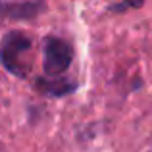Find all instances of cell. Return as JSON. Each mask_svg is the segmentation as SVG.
<instances>
[{"instance_id": "obj_1", "label": "cell", "mask_w": 152, "mask_h": 152, "mask_svg": "<svg viewBox=\"0 0 152 152\" xmlns=\"http://www.w3.org/2000/svg\"><path fill=\"white\" fill-rule=\"evenodd\" d=\"M31 46L33 42L27 35L15 33V31L8 33L0 45V60H2L4 67L18 77H25L29 71L27 54L31 52Z\"/></svg>"}, {"instance_id": "obj_2", "label": "cell", "mask_w": 152, "mask_h": 152, "mask_svg": "<svg viewBox=\"0 0 152 152\" xmlns=\"http://www.w3.org/2000/svg\"><path fill=\"white\" fill-rule=\"evenodd\" d=\"M73 60V50L66 41L48 37L45 41V73L50 77L66 73Z\"/></svg>"}, {"instance_id": "obj_3", "label": "cell", "mask_w": 152, "mask_h": 152, "mask_svg": "<svg viewBox=\"0 0 152 152\" xmlns=\"http://www.w3.org/2000/svg\"><path fill=\"white\" fill-rule=\"evenodd\" d=\"M42 8L41 2H0V19H31Z\"/></svg>"}, {"instance_id": "obj_4", "label": "cell", "mask_w": 152, "mask_h": 152, "mask_svg": "<svg viewBox=\"0 0 152 152\" xmlns=\"http://www.w3.org/2000/svg\"><path fill=\"white\" fill-rule=\"evenodd\" d=\"M37 87L46 94H52V96H62V94H69L71 91L75 89L73 83L64 81L62 77H50V79H41L37 83Z\"/></svg>"}, {"instance_id": "obj_5", "label": "cell", "mask_w": 152, "mask_h": 152, "mask_svg": "<svg viewBox=\"0 0 152 152\" xmlns=\"http://www.w3.org/2000/svg\"><path fill=\"white\" fill-rule=\"evenodd\" d=\"M137 6H141V4H137V2H133V4H118V6H112L110 10L119 12V10H127V8H137Z\"/></svg>"}]
</instances>
